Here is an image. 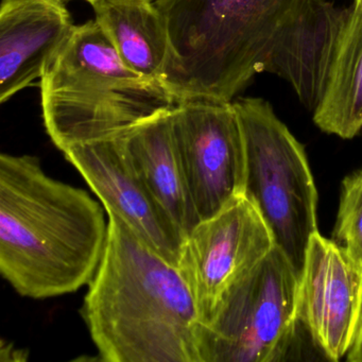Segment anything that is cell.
<instances>
[{"label":"cell","mask_w":362,"mask_h":362,"mask_svg":"<svg viewBox=\"0 0 362 362\" xmlns=\"http://www.w3.org/2000/svg\"><path fill=\"white\" fill-rule=\"evenodd\" d=\"M313 122L323 132L341 139L362 132V6L351 8Z\"/></svg>","instance_id":"cell-14"},{"label":"cell","mask_w":362,"mask_h":362,"mask_svg":"<svg viewBox=\"0 0 362 362\" xmlns=\"http://www.w3.org/2000/svg\"><path fill=\"white\" fill-rule=\"evenodd\" d=\"M274 247L266 222L243 194L199 221L184 238L177 267L204 330L233 288Z\"/></svg>","instance_id":"cell-7"},{"label":"cell","mask_w":362,"mask_h":362,"mask_svg":"<svg viewBox=\"0 0 362 362\" xmlns=\"http://www.w3.org/2000/svg\"><path fill=\"white\" fill-rule=\"evenodd\" d=\"M107 213H113L150 247L177 266L183 238L127 158L117 136L63 151Z\"/></svg>","instance_id":"cell-10"},{"label":"cell","mask_w":362,"mask_h":362,"mask_svg":"<svg viewBox=\"0 0 362 362\" xmlns=\"http://www.w3.org/2000/svg\"><path fill=\"white\" fill-rule=\"evenodd\" d=\"M64 1H67V0H64ZM84 1L88 4H93L95 3V1H98V0H84Z\"/></svg>","instance_id":"cell-18"},{"label":"cell","mask_w":362,"mask_h":362,"mask_svg":"<svg viewBox=\"0 0 362 362\" xmlns=\"http://www.w3.org/2000/svg\"><path fill=\"white\" fill-rule=\"evenodd\" d=\"M82 188L48 175L37 156H0V273L24 298L88 286L103 259L109 219Z\"/></svg>","instance_id":"cell-1"},{"label":"cell","mask_w":362,"mask_h":362,"mask_svg":"<svg viewBox=\"0 0 362 362\" xmlns=\"http://www.w3.org/2000/svg\"><path fill=\"white\" fill-rule=\"evenodd\" d=\"M95 21L127 66L163 83L170 47L164 16L156 0H98Z\"/></svg>","instance_id":"cell-13"},{"label":"cell","mask_w":362,"mask_h":362,"mask_svg":"<svg viewBox=\"0 0 362 362\" xmlns=\"http://www.w3.org/2000/svg\"><path fill=\"white\" fill-rule=\"evenodd\" d=\"M347 360L349 362H362V311L353 342L347 351Z\"/></svg>","instance_id":"cell-16"},{"label":"cell","mask_w":362,"mask_h":362,"mask_svg":"<svg viewBox=\"0 0 362 362\" xmlns=\"http://www.w3.org/2000/svg\"><path fill=\"white\" fill-rule=\"evenodd\" d=\"M311 0H156L168 33L163 84L177 103H232L272 73Z\"/></svg>","instance_id":"cell-3"},{"label":"cell","mask_w":362,"mask_h":362,"mask_svg":"<svg viewBox=\"0 0 362 362\" xmlns=\"http://www.w3.org/2000/svg\"><path fill=\"white\" fill-rule=\"evenodd\" d=\"M354 6H355V7H361L362 0H354Z\"/></svg>","instance_id":"cell-17"},{"label":"cell","mask_w":362,"mask_h":362,"mask_svg":"<svg viewBox=\"0 0 362 362\" xmlns=\"http://www.w3.org/2000/svg\"><path fill=\"white\" fill-rule=\"evenodd\" d=\"M82 319L107 362H205L204 328L179 269L115 214Z\"/></svg>","instance_id":"cell-2"},{"label":"cell","mask_w":362,"mask_h":362,"mask_svg":"<svg viewBox=\"0 0 362 362\" xmlns=\"http://www.w3.org/2000/svg\"><path fill=\"white\" fill-rule=\"evenodd\" d=\"M171 126L182 170L201 220L243 194L245 141L234 103L181 101Z\"/></svg>","instance_id":"cell-8"},{"label":"cell","mask_w":362,"mask_h":362,"mask_svg":"<svg viewBox=\"0 0 362 362\" xmlns=\"http://www.w3.org/2000/svg\"><path fill=\"white\" fill-rule=\"evenodd\" d=\"M74 28L64 0H3L0 103L41 79Z\"/></svg>","instance_id":"cell-11"},{"label":"cell","mask_w":362,"mask_h":362,"mask_svg":"<svg viewBox=\"0 0 362 362\" xmlns=\"http://www.w3.org/2000/svg\"><path fill=\"white\" fill-rule=\"evenodd\" d=\"M245 151L243 196L256 207L300 281L311 237L319 232L317 192L304 148L268 101H233Z\"/></svg>","instance_id":"cell-5"},{"label":"cell","mask_w":362,"mask_h":362,"mask_svg":"<svg viewBox=\"0 0 362 362\" xmlns=\"http://www.w3.org/2000/svg\"><path fill=\"white\" fill-rule=\"evenodd\" d=\"M116 136L131 166L184 240L200 218L177 156L171 110L152 116Z\"/></svg>","instance_id":"cell-12"},{"label":"cell","mask_w":362,"mask_h":362,"mask_svg":"<svg viewBox=\"0 0 362 362\" xmlns=\"http://www.w3.org/2000/svg\"><path fill=\"white\" fill-rule=\"evenodd\" d=\"M300 279L274 247L226 296L204 330L205 362L285 359L298 327Z\"/></svg>","instance_id":"cell-6"},{"label":"cell","mask_w":362,"mask_h":362,"mask_svg":"<svg viewBox=\"0 0 362 362\" xmlns=\"http://www.w3.org/2000/svg\"><path fill=\"white\" fill-rule=\"evenodd\" d=\"M362 311V270L338 243L311 237L298 285V319L332 361L349 351Z\"/></svg>","instance_id":"cell-9"},{"label":"cell","mask_w":362,"mask_h":362,"mask_svg":"<svg viewBox=\"0 0 362 362\" xmlns=\"http://www.w3.org/2000/svg\"><path fill=\"white\" fill-rule=\"evenodd\" d=\"M44 124L61 151L114 136L177 105L127 66L96 21L75 26L40 79Z\"/></svg>","instance_id":"cell-4"},{"label":"cell","mask_w":362,"mask_h":362,"mask_svg":"<svg viewBox=\"0 0 362 362\" xmlns=\"http://www.w3.org/2000/svg\"><path fill=\"white\" fill-rule=\"evenodd\" d=\"M334 235L362 270V169L343 180Z\"/></svg>","instance_id":"cell-15"}]
</instances>
